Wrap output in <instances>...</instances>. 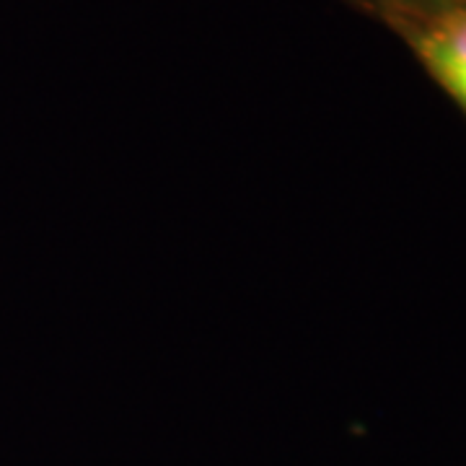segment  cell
I'll list each match as a JSON object with an SVG mask.
<instances>
[{
	"instance_id": "obj_1",
	"label": "cell",
	"mask_w": 466,
	"mask_h": 466,
	"mask_svg": "<svg viewBox=\"0 0 466 466\" xmlns=\"http://www.w3.org/2000/svg\"><path fill=\"white\" fill-rule=\"evenodd\" d=\"M420 63L466 112V8L400 26Z\"/></svg>"
},
{
	"instance_id": "obj_2",
	"label": "cell",
	"mask_w": 466,
	"mask_h": 466,
	"mask_svg": "<svg viewBox=\"0 0 466 466\" xmlns=\"http://www.w3.org/2000/svg\"><path fill=\"white\" fill-rule=\"evenodd\" d=\"M358 3H363L373 14H379L394 29L449 14L456 8H466V0H358Z\"/></svg>"
}]
</instances>
